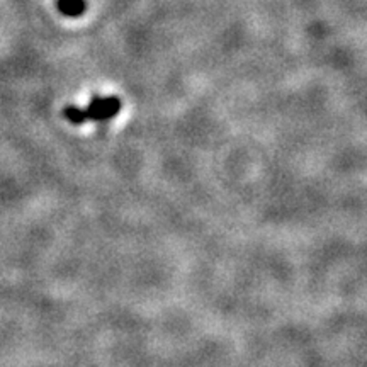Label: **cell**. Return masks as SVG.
Returning a JSON list of instances; mask_svg holds the SVG:
<instances>
[{
  "label": "cell",
  "instance_id": "1",
  "mask_svg": "<svg viewBox=\"0 0 367 367\" xmlns=\"http://www.w3.org/2000/svg\"><path fill=\"white\" fill-rule=\"evenodd\" d=\"M119 111H121L119 97H94L85 107V116L92 121H107V119L116 118Z\"/></svg>",
  "mask_w": 367,
  "mask_h": 367
},
{
  "label": "cell",
  "instance_id": "2",
  "mask_svg": "<svg viewBox=\"0 0 367 367\" xmlns=\"http://www.w3.org/2000/svg\"><path fill=\"white\" fill-rule=\"evenodd\" d=\"M56 7L67 18H78L87 9V4H85V0H58Z\"/></svg>",
  "mask_w": 367,
  "mask_h": 367
},
{
  "label": "cell",
  "instance_id": "3",
  "mask_svg": "<svg viewBox=\"0 0 367 367\" xmlns=\"http://www.w3.org/2000/svg\"><path fill=\"white\" fill-rule=\"evenodd\" d=\"M63 116L68 119L72 125H84L87 121V116H85V109L78 106H67L63 109Z\"/></svg>",
  "mask_w": 367,
  "mask_h": 367
}]
</instances>
